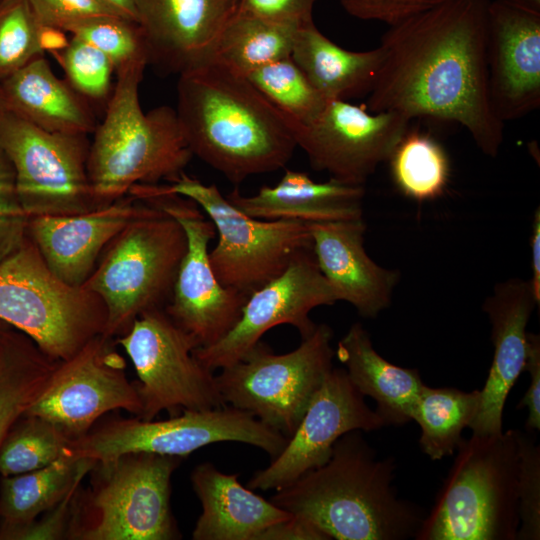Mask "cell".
Wrapping results in <instances>:
<instances>
[{"label": "cell", "instance_id": "34", "mask_svg": "<svg viewBox=\"0 0 540 540\" xmlns=\"http://www.w3.org/2000/svg\"><path fill=\"white\" fill-rule=\"evenodd\" d=\"M70 442L56 424L23 414L0 446V474L7 477L43 468L61 457Z\"/></svg>", "mask_w": 540, "mask_h": 540}, {"label": "cell", "instance_id": "2", "mask_svg": "<svg viewBox=\"0 0 540 540\" xmlns=\"http://www.w3.org/2000/svg\"><path fill=\"white\" fill-rule=\"evenodd\" d=\"M175 110L193 156L235 185L283 168L297 148L277 108L215 60L179 75Z\"/></svg>", "mask_w": 540, "mask_h": 540}, {"label": "cell", "instance_id": "36", "mask_svg": "<svg viewBox=\"0 0 540 540\" xmlns=\"http://www.w3.org/2000/svg\"><path fill=\"white\" fill-rule=\"evenodd\" d=\"M48 27L27 0L0 1V81L48 50Z\"/></svg>", "mask_w": 540, "mask_h": 540}, {"label": "cell", "instance_id": "27", "mask_svg": "<svg viewBox=\"0 0 540 540\" xmlns=\"http://www.w3.org/2000/svg\"><path fill=\"white\" fill-rule=\"evenodd\" d=\"M335 356L356 389L376 402V412L386 425L401 426L412 421L425 385L417 369L397 366L383 358L359 322L339 340Z\"/></svg>", "mask_w": 540, "mask_h": 540}, {"label": "cell", "instance_id": "40", "mask_svg": "<svg viewBox=\"0 0 540 540\" xmlns=\"http://www.w3.org/2000/svg\"><path fill=\"white\" fill-rule=\"evenodd\" d=\"M29 219L17 193L13 166L0 148V263L28 239Z\"/></svg>", "mask_w": 540, "mask_h": 540}, {"label": "cell", "instance_id": "28", "mask_svg": "<svg viewBox=\"0 0 540 540\" xmlns=\"http://www.w3.org/2000/svg\"><path fill=\"white\" fill-rule=\"evenodd\" d=\"M291 58L325 99L348 101L369 94L383 52L380 46L366 51L345 49L312 22L297 30Z\"/></svg>", "mask_w": 540, "mask_h": 540}, {"label": "cell", "instance_id": "17", "mask_svg": "<svg viewBox=\"0 0 540 540\" xmlns=\"http://www.w3.org/2000/svg\"><path fill=\"white\" fill-rule=\"evenodd\" d=\"M336 302L337 298L321 273L313 251L305 253L292 261L279 276L253 291L234 327L216 343L194 349V355L214 371L239 361L275 326L289 324L304 339L316 327L310 318L311 311Z\"/></svg>", "mask_w": 540, "mask_h": 540}, {"label": "cell", "instance_id": "49", "mask_svg": "<svg viewBox=\"0 0 540 540\" xmlns=\"http://www.w3.org/2000/svg\"><path fill=\"white\" fill-rule=\"evenodd\" d=\"M12 326H10L9 324H7L5 321L1 320L0 319V341L3 337V335L5 334V332Z\"/></svg>", "mask_w": 540, "mask_h": 540}, {"label": "cell", "instance_id": "6", "mask_svg": "<svg viewBox=\"0 0 540 540\" xmlns=\"http://www.w3.org/2000/svg\"><path fill=\"white\" fill-rule=\"evenodd\" d=\"M186 250L181 224L155 206L109 242L83 285L104 303L105 335L115 339L143 312L166 306Z\"/></svg>", "mask_w": 540, "mask_h": 540}, {"label": "cell", "instance_id": "30", "mask_svg": "<svg viewBox=\"0 0 540 540\" xmlns=\"http://www.w3.org/2000/svg\"><path fill=\"white\" fill-rule=\"evenodd\" d=\"M56 363L25 333L13 327L5 332L0 341V446L40 394Z\"/></svg>", "mask_w": 540, "mask_h": 540}, {"label": "cell", "instance_id": "48", "mask_svg": "<svg viewBox=\"0 0 540 540\" xmlns=\"http://www.w3.org/2000/svg\"><path fill=\"white\" fill-rule=\"evenodd\" d=\"M101 5L122 17L136 22L135 0H96Z\"/></svg>", "mask_w": 540, "mask_h": 540}, {"label": "cell", "instance_id": "50", "mask_svg": "<svg viewBox=\"0 0 540 540\" xmlns=\"http://www.w3.org/2000/svg\"><path fill=\"white\" fill-rule=\"evenodd\" d=\"M6 111L7 110H6V108H5L4 104H3V101L1 99V97H0V125H1L2 119H3Z\"/></svg>", "mask_w": 540, "mask_h": 540}, {"label": "cell", "instance_id": "15", "mask_svg": "<svg viewBox=\"0 0 540 540\" xmlns=\"http://www.w3.org/2000/svg\"><path fill=\"white\" fill-rule=\"evenodd\" d=\"M135 417L141 403L115 339L100 334L67 360L57 361L44 388L24 414L56 424L71 439L85 435L105 413Z\"/></svg>", "mask_w": 540, "mask_h": 540}, {"label": "cell", "instance_id": "22", "mask_svg": "<svg viewBox=\"0 0 540 540\" xmlns=\"http://www.w3.org/2000/svg\"><path fill=\"white\" fill-rule=\"evenodd\" d=\"M539 306L530 280L509 278L496 284L483 310L491 323L493 359L480 391L478 412L469 425L472 434L503 432L507 396L524 371L527 357V325Z\"/></svg>", "mask_w": 540, "mask_h": 540}, {"label": "cell", "instance_id": "33", "mask_svg": "<svg viewBox=\"0 0 540 540\" xmlns=\"http://www.w3.org/2000/svg\"><path fill=\"white\" fill-rule=\"evenodd\" d=\"M387 161L394 185L411 200L432 201L447 189L451 171L449 157L430 134L408 129Z\"/></svg>", "mask_w": 540, "mask_h": 540}, {"label": "cell", "instance_id": "21", "mask_svg": "<svg viewBox=\"0 0 540 540\" xmlns=\"http://www.w3.org/2000/svg\"><path fill=\"white\" fill-rule=\"evenodd\" d=\"M149 64L178 75L212 59L237 0H135Z\"/></svg>", "mask_w": 540, "mask_h": 540}, {"label": "cell", "instance_id": "38", "mask_svg": "<svg viewBox=\"0 0 540 540\" xmlns=\"http://www.w3.org/2000/svg\"><path fill=\"white\" fill-rule=\"evenodd\" d=\"M61 65L65 80L88 101L109 99L112 93L111 60L98 48L71 35L66 45L52 51Z\"/></svg>", "mask_w": 540, "mask_h": 540}, {"label": "cell", "instance_id": "1", "mask_svg": "<svg viewBox=\"0 0 540 540\" xmlns=\"http://www.w3.org/2000/svg\"><path fill=\"white\" fill-rule=\"evenodd\" d=\"M488 3L450 0L389 26L365 108L456 122L485 155L496 157L504 122L489 93Z\"/></svg>", "mask_w": 540, "mask_h": 540}, {"label": "cell", "instance_id": "42", "mask_svg": "<svg viewBox=\"0 0 540 540\" xmlns=\"http://www.w3.org/2000/svg\"><path fill=\"white\" fill-rule=\"evenodd\" d=\"M447 1L450 0H340V3L357 19L391 26Z\"/></svg>", "mask_w": 540, "mask_h": 540}, {"label": "cell", "instance_id": "44", "mask_svg": "<svg viewBox=\"0 0 540 540\" xmlns=\"http://www.w3.org/2000/svg\"><path fill=\"white\" fill-rule=\"evenodd\" d=\"M80 483L81 481L72 486L68 493L45 512L40 520L29 526L18 540H55L67 536Z\"/></svg>", "mask_w": 540, "mask_h": 540}, {"label": "cell", "instance_id": "25", "mask_svg": "<svg viewBox=\"0 0 540 540\" xmlns=\"http://www.w3.org/2000/svg\"><path fill=\"white\" fill-rule=\"evenodd\" d=\"M364 186L329 179L314 181L307 173L286 170L275 186H262L251 196L235 188L226 198L243 213L262 220L304 223L363 218Z\"/></svg>", "mask_w": 540, "mask_h": 540}, {"label": "cell", "instance_id": "3", "mask_svg": "<svg viewBox=\"0 0 540 540\" xmlns=\"http://www.w3.org/2000/svg\"><path fill=\"white\" fill-rule=\"evenodd\" d=\"M362 432L342 435L323 464L276 489L270 500L310 521L330 539L415 538L425 515L399 498L393 458L379 459Z\"/></svg>", "mask_w": 540, "mask_h": 540}, {"label": "cell", "instance_id": "20", "mask_svg": "<svg viewBox=\"0 0 540 540\" xmlns=\"http://www.w3.org/2000/svg\"><path fill=\"white\" fill-rule=\"evenodd\" d=\"M153 210L151 204L127 194L85 213L31 216L28 236L57 277L82 287L109 242Z\"/></svg>", "mask_w": 540, "mask_h": 540}, {"label": "cell", "instance_id": "41", "mask_svg": "<svg viewBox=\"0 0 540 540\" xmlns=\"http://www.w3.org/2000/svg\"><path fill=\"white\" fill-rule=\"evenodd\" d=\"M27 1L41 25L67 33L73 26L90 18L115 14L96 0Z\"/></svg>", "mask_w": 540, "mask_h": 540}, {"label": "cell", "instance_id": "19", "mask_svg": "<svg viewBox=\"0 0 540 540\" xmlns=\"http://www.w3.org/2000/svg\"><path fill=\"white\" fill-rule=\"evenodd\" d=\"M489 93L502 122L540 106V9L526 0L489 1L487 8Z\"/></svg>", "mask_w": 540, "mask_h": 540}, {"label": "cell", "instance_id": "12", "mask_svg": "<svg viewBox=\"0 0 540 540\" xmlns=\"http://www.w3.org/2000/svg\"><path fill=\"white\" fill-rule=\"evenodd\" d=\"M128 194L159 208L183 227L187 250L164 310L196 348L216 343L237 323L248 296L225 287L215 275L209 256L214 224L193 200L164 192L156 184L134 185Z\"/></svg>", "mask_w": 540, "mask_h": 540}, {"label": "cell", "instance_id": "7", "mask_svg": "<svg viewBox=\"0 0 540 540\" xmlns=\"http://www.w3.org/2000/svg\"><path fill=\"white\" fill-rule=\"evenodd\" d=\"M0 319L63 361L104 334L107 312L94 292L57 277L28 237L0 263Z\"/></svg>", "mask_w": 540, "mask_h": 540}, {"label": "cell", "instance_id": "24", "mask_svg": "<svg viewBox=\"0 0 540 540\" xmlns=\"http://www.w3.org/2000/svg\"><path fill=\"white\" fill-rule=\"evenodd\" d=\"M202 512L193 540H258L269 526L291 513L243 486L239 474H225L213 463L195 466L190 475Z\"/></svg>", "mask_w": 540, "mask_h": 540}, {"label": "cell", "instance_id": "29", "mask_svg": "<svg viewBox=\"0 0 540 540\" xmlns=\"http://www.w3.org/2000/svg\"><path fill=\"white\" fill-rule=\"evenodd\" d=\"M96 463L66 451L51 464L27 473L2 477L0 540H18L39 516L56 505Z\"/></svg>", "mask_w": 540, "mask_h": 540}, {"label": "cell", "instance_id": "18", "mask_svg": "<svg viewBox=\"0 0 540 540\" xmlns=\"http://www.w3.org/2000/svg\"><path fill=\"white\" fill-rule=\"evenodd\" d=\"M364 398L346 370L333 367L284 448L267 467L253 474L248 487L263 491L283 487L323 464L335 442L345 433L370 432L386 426Z\"/></svg>", "mask_w": 540, "mask_h": 540}, {"label": "cell", "instance_id": "11", "mask_svg": "<svg viewBox=\"0 0 540 540\" xmlns=\"http://www.w3.org/2000/svg\"><path fill=\"white\" fill-rule=\"evenodd\" d=\"M218 442L249 444L274 458L284 448L287 437L251 413L225 405L183 410L165 420L113 419L71 440L67 450L77 459L107 465L125 454L140 452L183 458Z\"/></svg>", "mask_w": 540, "mask_h": 540}, {"label": "cell", "instance_id": "32", "mask_svg": "<svg viewBox=\"0 0 540 540\" xmlns=\"http://www.w3.org/2000/svg\"><path fill=\"white\" fill-rule=\"evenodd\" d=\"M480 391L423 386L412 413L421 429L420 448L431 460L455 454L462 432L475 418Z\"/></svg>", "mask_w": 540, "mask_h": 540}, {"label": "cell", "instance_id": "8", "mask_svg": "<svg viewBox=\"0 0 540 540\" xmlns=\"http://www.w3.org/2000/svg\"><path fill=\"white\" fill-rule=\"evenodd\" d=\"M181 457L125 454L95 465L97 481L75 499L67 537L80 540H173L181 537L170 505L171 477ZM77 497V496H76Z\"/></svg>", "mask_w": 540, "mask_h": 540}, {"label": "cell", "instance_id": "45", "mask_svg": "<svg viewBox=\"0 0 540 540\" xmlns=\"http://www.w3.org/2000/svg\"><path fill=\"white\" fill-rule=\"evenodd\" d=\"M524 371L530 375V384L517 409H527L525 421L529 433L540 430V336L527 332V357Z\"/></svg>", "mask_w": 540, "mask_h": 540}, {"label": "cell", "instance_id": "37", "mask_svg": "<svg viewBox=\"0 0 540 540\" xmlns=\"http://www.w3.org/2000/svg\"><path fill=\"white\" fill-rule=\"evenodd\" d=\"M68 33L102 51L116 73L149 64L143 33L131 19L115 14L96 16L73 26Z\"/></svg>", "mask_w": 540, "mask_h": 540}, {"label": "cell", "instance_id": "47", "mask_svg": "<svg viewBox=\"0 0 540 540\" xmlns=\"http://www.w3.org/2000/svg\"><path fill=\"white\" fill-rule=\"evenodd\" d=\"M531 268L532 278L530 279L534 296L540 304V208L534 212L531 232Z\"/></svg>", "mask_w": 540, "mask_h": 540}, {"label": "cell", "instance_id": "9", "mask_svg": "<svg viewBox=\"0 0 540 540\" xmlns=\"http://www.w3.org/2000/svg\"><path fill=\"white\" fill-rule=\"evenodd\" d=\"M156 185L193 200L212 221L218 234L209 252L215 275L222 285L246 296L313 251L307 223L253 218L231 204L215 184L206 185L183 172L173 182Z\"/></svg>", "mask_w": 540, "mask_h": 540}, {"label": "cell", "instance_id": "23", "mask_svg": "<svg viewBox=\"0 0 540 540\" xmlns=\"http://www.w3.org/2000/svg\"><path fill=\"white\" fill-rule=\"evenodd\" d=\"M316 263L337 301L364 318L389 307L400 273L378 265L364 247L363 218L308 223Z\"/></svg>", "mask_w": 540, "mask_h": 540}, {"label": "cell", "instance_id": "5", "mask_svg": "<svg viewBox=\"0 0 540 540\" xmlns=\"http://www.w3.org/2000/svg\"><path fill=\"white\" fill-rule=\"evenodd\" d=\"M416 540H516V430L463 439Z\"/></svg>", "mask_w": 540, "mask_h": 540}, {"label": "cell", "instance_id": "4", "mask_svg": "<svg viewBox=\"0 0 540 540\" xmlns=\"http://www.w3.org/2000/svg\"><path fill=\"white\" fill-rule=\"evenodd\" d=\"M145 67L117 72L105 116L88 154V176L97 207L128 194L137 184L173 182L193 157L176 110H142L139 86Z\"/></svg>", "mask_w": 540, "mask_h": 540}, {"label": "cell", "instance_id": "35", "mask_svg": "<svg viewBox=\"0 0 540 540\" xmlns=\"http://www.w3.org/2000/svg\"><path fill=\"white\" fill-rule=\"evenodd\" d=\"M245 77L285 118L295 122L310 120L327 101L291 56L263 65Z\"/></svg>", "mask_w": 540, "mask_h": 540}, {"label": "cell", "instance_id": "16", "mask_svg": "<svg viewBox=\"0 0 540 540\" xmlns=\"http://www.w3.org/2000/svg\"><path fill=\"white\" fill-rule=\"evenodd\" d=\"M283 118L313 169L358 186L388 160L411 122L398 113L370 112L346 100H327L306 122Z\"/></svg>", "mask_w": 540, "mask_h": 540}, {"label": "cell", "instance_id": "14", "mask_svg": "<svg viewBox=\"0 0 540 540\" xmlns=\"http://www.w3.org/2000/svg\"><path fill=\"white\" fill-rule=\"evenodd\" d=\"M88 135L53 133L6 111L0 148L10 160L20 202L31 216L97 208L88 176Z\"/></svg>", "mask_w": 540, "mask_h": 540}, {"label": "cell", "instance_id": "39", "mask_svg": "<svg viewBox=\"0 0 540 540\" xmlns=\"http://www.w3.org/2000/svg\"><path fill=\"white\" fill-rule=\"evenodd\" d=\"M518 448L516 540L540 539V446L529 432L516 430Z\"/></svg>", "mask_w": 540, "mask_h": 540}, {"label": "cell", "instance_id": "10", "mask_svg": "<svg viewBox=\"0 0 540 540\" xmlns=\"http://www.w3.org/2000/svg\"><path fill=\"white\" fill-rule=\"evenodd\" d=\"M332 337L328 325L316 324L296 349L284 354H275L260 340L216 376L225 404L251 413L288 439L333 368Z\"/></svg>", "mask_w": 540, "mask_h": 540}, {"label": "cell", "instance_id": "26", "mask_svg": "<svg viewBox=\"0 0 540 540\" xmlns=\"http://www.w3.org/2000/svg\"><path fill=\"white\" fill-rule=\"evenodd\" d=\"M7 111L53 133L88 135L97 124L90 101L58 78L44 55L0 81Z\"/></svg>", "mask_w": 540, "mask_h": 540}, {"label": "cell", "instance_id": "52", "mask_svg": "<svg viewBox=\"0 0 540 540\" xmlns=\"http://www.w3.org/2000/svg\"><path fill=\"white\" fill-rule=\"evenodd\" d=\"M1 1V0H0Z\"/></svg>", "mask_w": 540, "mask_h": 540}, {"label": "cell", "instance_id": "31", "mask_svg": "<svg viewBox=\"0 0 540 540\" xmlns=\"http://www.w3.org/2000/svg\"><path fill=\"white\" fill-rule=\"evenodd\" d=\"M298 29L236 9L216 42L211 60L246 76L263 65L291 56Z\"/></svg>", "mask_w": 540, "mask_h": 540}, {"label": "cell", "instance_id": "51", "mask_svg": "<svg viewBox=\"0 0 540 540\" xmlns=\"http://www.w3.org/2000/svg\"><path fill=\"white\" fill-rule=\"evenodd\" d=\"M532 6L540 9V0H526Z\"/></svg>", "mask_w": 540, "mask_h": 540}, {"label": "cell", "instance_id": "13", "mask_svg": "<svg viewBox=\"0 0 540 540\" xmlns=\"http://www.w3.org/2000/svg\"><path fill=\"white\" fill-rule=\"evenodd\" d=\"M130 358L138 380V418L152 420L162 411L175 416L183 410L225 406L216 376L194 355L196 345L164 308L140 314L129 330L115 338Z\"/></svg>", "mask_w": 540, "mask_h": 540}, {"label": "cell", "instance_id": "46", "mask_svg": "<svg viewBox=\"0 0 540 540\" xmlns=\"http://www.w3.org/2000/svg\"><path fill=\"white\" fill-rule=\"evenodd\" d=\"M258 540H330V538L310 521L292 515L266 528Z\"/></svg>", "mask_w": 540, "mask_h": 540}, {"label": "cell", "instance_id": "43", "mask_svg": "<svg viewBox=\"0 0 540 540\" xmlns=\"http://www.w3.org/2000/svg\"><path fill=\"white\" fill-rule=\"evenodd\" d=\"M321 0H237V10L258 18L296 28L313 21V10Z\"/></svg>", "mask_w": 540, "mask_h": 540}]
</instances>
